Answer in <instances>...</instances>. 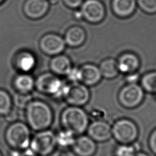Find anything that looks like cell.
I'll return each instance as SVG.
<instances>
[{
    "label": "cell",
    "instance_id": "cb8c5ba5",
    "mask_svg": "<svg viewBox=\"0 0 156 156\" xmlns=\"http://www.w3.org/2000/svg\"><path fill=\"white\" fill-rule=\"evenodd\" d=\"M12 99L5 90L0 89V115L7 116L12 109Z\"/></svg>",
    "mask_w": 156,
    "mask_h": 156
},
{
    "label": "cell",
    "instance_id": "5bb4252c",
    "mask_svg": "<svg viewBox=\"0 0 156 156\" xmlns=\"http://www.w3.org/2000/svg\"><path fill=\"white\" fill-rule=\"evenodd\" d=\"M116 63L119 72L125 75L136 72L140 65L138 57L130 52H126L120 55Z\"/></svg>",
    "mask_w": 156,
    "mask_h": 156
},
{
    "label": "cell",
    "instance_id": "6da1fadb",
    "mask_svg": "<svg viewBox=\"0 0 156 156\" xmlns=\"http://www.w3.org/2000/svg\"><path fill=\"white\" fill-rule=\"evenodd\" d=\"M25 115L29 127L35 131L49 128L53 121V113L50 106L40 100H32L25 108Z\"/></svg>",
    "mask_w": 156,
    "mask_h": 156
},
{
    "label": "cell",
    "instance_id": "7402d4cb",
    "mask_svg": "<svg viewBox=\"0 0 156 156\" xmlns=\"http://www.w3.org/2000/svg\"><path fill=\"white\" fill-rule=\"evenodd\" d=\"M141 87L148 93H156V71L144 74L140 79Z\"/></svg>",
    "mask_w": 156,
    "mask_h": 156
},
{
    "label": "cell",
    "instance_id": "e0dca14e",
    "mask_svg": "<svg viewBox=\"0 0 156 156\" xmlns=\"http://www.w3.org/2000/svg\"><path fill=\"white\" fill-rule=\"evenodd\" d=\"M49 68L53 74L59 76H67L73 68L71 60L63 54L54 56L50 61Z\"/></svg>",
    "mask_w": 156,
    "mask_h": 156
},
{
    "label": "cell",
    "instance_id": "f1b7e54d",
    "mask_svg": "<svg viewBox=\"0 0 156 156\" xmlns=\"http://www.w3.org/2000/svg\"><path fill=\"white\" fill-rule=\"evenodd\" d=\"M65 5L71 9H77L81 6L84 0H62Z\"/></svg>",
    "mask_w": 156,
    "mask_h": 156
},
{
    "label": "cell",
    "instance_id": "44dd1931",
    "mask_svg": "<svg viewBox=\"0 0 156 156\" xmlns=\"http://www.w3.org/2000/svg\"><path fill=\"white\" fill-rule=\"evenodd\" d=\"M99 68L102 77L107 79H112L116 77L119 73L118 69L116 60L113 58H107L103 60L101 62Z\"/></svg>",
    "mask_w": 156,
    "mask_h": 156
},
{
    "label": "cell",
    "instance_id": "4dcf8cb0",
    "mask_svg": "<svg viewBox=\"0 0 156 156\" xmlns=\"http://www.w3.org/2000/svg\"><path fill=\"white\" fill-rule=\"evenodd\" d=\"M139 78V74L136 72L126 74L125 76V80L127 83H136V82L138 80Z\"/></svg>",
    "mask_w": 156,
    "mask_h": 156
},
{
    "label": "cell",
    "instance_id": "d6a6232c",
    "mask_svg": "<svg viewBox=\"0 0 156 156\" xmlns=\"http://www.w3.org/2000/svg\"><path fill=\"white\" fill-rule=\"evenodd\" d=\"M20 156H39L36 153H35L30 149H26L23 152H21Z\"/></svg>",
    "mask_w": 156,
    "mask_h": 156
},
{
    "label": "cell",
    "instance_id": "e575fe53",
    "mask_svg": "<svg viewBox=\"0 0 156 156\" xmlns=\"http://www.w3.org/2000/svg\"><path fill=\"white\" fill-rule=\"evenodd\" d=\"M21 154V152L18 151V149H15V150H13L10 152V156H20Z\"/></svg>",
    "mask_w": 156,
    "mask_h": 156
},
{
    "label": "cell",
    "instance_id": "d4e9b609",
    "mask_svg": "<svg viewBox=\"0 0 156 156\" xmlns=\"http://www.w3.org/2000/svg\"><path fill=\"white\" fill-rule=\"evenodd\" d=\"M136 144H120L115 149V156H135L138 151Z\"/></svg>",
    "mask_w": 156,
    "mask_h": 156
},
{
    "label": "cell",
    "instance_id": "30bf717a",
    "mask_svg": "<svg viewBox=\"0 0 156 156\" xmlns=\"http://www.w3.org/2000/svg\"><path fill=\"white\" fill-rule=\"evenodd\" d=\"M65 46L66 43L64 38L54 33H48L44 35L39 41L40 50L48 55L55 56L61 54Z\"/></svg>",
    "mask_w": 156,
    "mask_h": 156
},
{
    "label": "cell",
    "instance_id": "ffe728a7",
    "mask_svg": "<svg viewBox=\"0 0 156 156\" xmlns=\"http://www.w3.org/2000/svg\"><path fill=\"white\" fill-rule=\"evenodd\" d=\"M13 86L20 93L29 94L35 87V80L30 74L23 73L15 77Z\"/></svg>",
    "mask_w": 156,
    "mask_h": 156
},
{
    "label": "cell",
    "instance_id": "ba28073f",
    "mask_svg": "<svg viewBox=\"0 0 156 156\" xmlns=\"http://www.w3.org/2000/svg\"><path fill=\"white\" fill-rule=\"evenodd\" d=\"M144 96V90L137 83H127L119 91L118 100L122 106L127 108L138 107Z\"/></svg>",
    "mask_w": 156,
    "mask_h": 156
},
{
    "label": "cell",
    "instance_id": "83f0119b",
    "mask_svg": "<svg viewBox=\"0 0 156 156\" xmlns=\"http://www.w3.org/2000/svg\"><path fill=\"white\" fill-rule=\"evenodd\" d=\"M149 146L152 153L156 155V129L151 132L149 136Z\"/></svg>",
    "mask_w": 156,
    "mask_h": 156
},
{
    "label": "cell",
    "instance_id": "d6986e66",
    "mask_svg": "<svg viewBox=\"0 0 156 156\" xmlns=\"http://www.w3.org/2000/svg\"><path fill=\"white\" fill-rule=\"evenodd\" d=\"M36 64L35 56L30 52L24 51L19 52L15 58V65L16 68L23 73L32 71Z\"/></svg>",
    "mask_w": 156,
    "mask_h": 156
},
{
    "label": "cell",
    "instance_id": "8fae6325",
    "mask_svg": "<svg viewBox=\"0 0 156 156\" xmlns=\"http://www.w3.org/2000/svg\"><path fill=\"white\" fill-rule=\"evenodd\" d=\"M87 130L88 136L94 141L104 142L112 136V126L102 119L93 121L88 125Z\"/></svg>",
    "mask_w": 156,
    "mask_h": 156
},
{
    "label": "cell",
    "instance_id": "f35d334b",
    "mask_svg": "<svg viewBox=\"0 0 156 156\" xmlns=\"http://www.w3.org/2000/svg\"><path fill=\"white\" fill-rule=\"evenodd\" d=\"M0 156H2V154H1V152H0Z\"/></svg>",
    "mask_w": 156,
    "mask_h": 156
},
{
    "label": "cell",
    "instance_id": "836d02e7",
    "mask_svg": "<svg viewBox=\"0 0 156 156\" xmlns=\"http://www.w3.org/2000/svg\"><path fill=\"white\" fill-rule=\"evenodd\" d=\"M94 118H96L95 120H98V119H102L101 118L104 116V113L102 112V110H94L92 114H91Z\"/></svg>",
    "mask_w": 156,
    "mask_h": 156
},
{
    "label": "cell",
    "instance_id": "2e32d148",
    "mask_svg": "<svg viewBox=\"0 0 156 156\" xmlns=\"http://www.w3.org/2000/svg\"><path fill=\"white\" fill-rule=\"evenodd\" d=\"M136 0H112L111 8L115 16L120 18L131 16L136 8Z\"/></svg>",
    "mask_w": 156,
    "mask_h": 156
},
{
    "label": "cell",
    "instance_id": "4316f807",
    "mask_svg": "<svg viewBox=\"0 0 156 156\" xmlns=\"http://www.w3.org/2000/svg\"><path fill=\"white\" fill-rule=\"evenodd\" d=\"M32 96L29 94H16L12 101L13 103L19 108H25L27 104L32 101Z\"/></svg>",
    "mask_w": 156,
    "mask_h": 156
},
{
    "label": "cell",
    "instance_id": "ab89813d",
    "mask_svg": "<svg viewBox=\"0 0 156 156\" xmlns=\"http://www.w3.org/2000/svg\"><path fill=\"white\" fill-rule=\"evenodd\" d=\"M155 94H156V93H155Z\"/></svg>",
    "mask_w": 156,
    "mask_h": 156
},
{
    "label": "cell",
    "instance_id": "52a82bcc",
    "mask_svg": "<svg viewBox=\"0 0 156 156\" xmlns=\"http://www.w3.org/2000/svg\"><path fill=\"white\" fill-rule=\"evenodd\" d=\"M65 85L62 80L52 73L40 74L35 80V87L41 93L54 96H62Z\"/></svg>",
    "mask_w": 156,
    "mask_h": 156
},
{
    "label": "cell",
    "instance_id": "74e56055",
    "mask_svg": "<svg viewBox=\"0 0 156 156\" xmlns=\"http://www.w3.org/2000/svg\"><path fill=\"white\" fill-rule=\"evenodd\" d=\"M4 1V0H0V4H1V3H2Z\"/></svg>",
    "mask_w": 156,
    "mask_h": 156
},
{
    "label": "cell",
    "instance_id": "7a4b0ae2",
    "mask_svg": "<svg viewBox=\"0 0 156 156\" xmlns=\"http://www.w3.org/2000/svg\"><path fill=\"white\" fill-rule=\"evenodd\" d=\"M60 121L64 129L75 135L83 133L89 125L88 114L80 107L76 106L65 108L62 112Z\"/></svg>",
    "mask_w": 156,
    "mask_h": 156
},
{
    "label": "cell",
    "instance_id": "8992f818",
    "mask_svg": "<svg viewBox=\"0 0 156 156\" xmlns=\"http://www.w3.org/2000/svg\"><path fill=\"white\" fill-rule=\"evenodd\" d=\"M57 145L55 134L50 130L39 131L30 141V146L38 155L46 156L52 153Z\"/></svg>",
    "mask_w": 156,
    "mask_h": 156
},
{
    "label": "cell",
    "instance_id": "603a6c76",
    "mask_svg": "<svg viewBox=\"0 0 156 156\" xmlns=\"http://www.w3.org/2000/svg\"><path fill=\"white\" fill-rule=\"evenodd\" d=\"M55 136L57 144L62 147L72 146L76 140L75 135L65 129L60 131Z\"/></svg>",
    "mask_w": 156,
    "mask_h": 156
},
{
    "label": "cell",
    "instance_id": "ac0fdd59",
    "mask_svg": "<svg viewBox=\"0 0 156 156\" xmlns=\"http://www.w3.org/2000/svg\"><path fill=\"white\" fill-rule=\"evenodd\" d=\"M86 38V32L82 27L73 26L67 29L63 38L66 44L72 48H76L83 44Z\"/></svg>",
    "mask_w": 156,
    "mask_h": 156
},
{
    "label": "cell",
    "instance_id": "277c9868",
    "mask_svg": "<svg viewBox=\"0 0 156 156\" xmlns=\"http://www.w3.org/2000/svg\"><path fill=\"white\" fill-rule=\"evenodd\" d=\"M112 134L120 144H132L138 137V129L132 120L121 118L116 121L112 126Z\"/></svg>",
    "mask_w": 156,
    "mask_h": 156
},
{
    "label": "cell",
    "instance_id": "1f68e13d",
    "mask_svg": "<svg viewBox=\"0 0 156 156\" xmlns=\"http://www.w3.org/2000/svg\"><path fill=\"white\" fill-rule=\"evenodd\" d=\"M16 118H17L16 113H15L12 110L7 116H5L6 120L9 122H15V121L16 119Z\"/></svg>",
    "mask_w": 156,
    "mask_h": 156
},
{
    "label": "cell",
    "instance_id": "3957f363",
    "mask_svg": "<svg viewBox=\"0 0 156 156\" xmlns=\"http://www.w3.org/2000/svg\"><path fill=\"white\" fill-rule=\"evenodd\" d=\"M5 139L7 144L15 149H26L30 143L29 127L21 121L12 122L7 128Z\"/></svg>",
    "mask_w": 156,
    "mask_h": 156
},
{
    "label": "cell",
    "instance_id": "484cf974",
    "mask_svg": "<svg viewBox=\"0 0 156 156\" xmlns=\"http://www.w3.org/2000/svg\"><path fill=\"white\" fill-rule=\"evenodd\" d=\"M136 5L149 15L156 13V0H136Z\"/></svg>",
    "mask_w": 156,
    "mask_h": 156
},
{
    "label": "cell",
    "instance_id": "4fadbf2b",
    "mask_svg": "<svg viewBox=\"0 0 156 156\" xmlns=\"http://www.w3.org/2000/svg\"><path fill=\"white\" fill-rule=\"evenodd\" d=\"M102 75L99 66L86 63L79 68V82L88 86H93L99 82Z\"/></svg>",
    "mask_w": 156,
    "mask_h": 156
},
{
    "label": "cell",
    "instance_id": "7c38bea8",
    "mask_svg": "<svg viewBox=\"0 0 156 156\" xmlns=\"http://www.w3.org/2000/svg\"><path fill=\"white\" fill-rule=\"evenodd\" d=\"M49 7L48 0H26L23 4V10L27 18L37 20L48 13Z\"/></svg>",
    "mask_w": 156,
    "mask_h": 156
},
{
    "label": "cell",
    "instance_id": "f546056e",
    "mask_svg": "<svg viewBox=\"0 0 156 156\" xmlns=\"http://www.w3.org/2000/svg\"><path fill=\"white\" fill-rule=\"evenodd\" d=\"M66 76L72 82H79V68H73Z\"/></svg>",
    "mask_w": 156,
    "mask_h": 156
},
{
    "label": "cell",
    "instance_id": "9c48e42d",
    "mask_svg": "<svg viewBox=\"0 0 156 156\" xmlns=\"http://www.w3.org/2000/svg\"><path fill=\"white\" fill-rule=\"evenodd\" d=\"M82 19L91 24L102 22L106 15V9L100 0H85L80 6Z\"/></svg>",
    "mask_w": 156,
    "mask_h": 156
},
{
    "label": "cell",
    "instance_id": "8d00e7d4",
    "mask_svg": "<svg viewBox=\"0 0 156 156\" xmlns=\"http://www.w3.org/2000/svg\"><path fill=\"white\" fill-rule=\"evenodd\" d=\"M135 156H150V155L143 152H137Z\"/></svg>",
    "mask_w": 156,
    "mask_h": 156
},
{
    "label": "cell",
    "instance_id": "d590c367",
    "mask_svg": "<svg viewBox=\"0 0 156 156\" xmlns=\"http://www.w3.org/2000/svg\"><path fill=\"white\" fill-rule=\"evenodd\" d=\"M74 17L76 18V19H81L82 18V15H81V13L79 11H77L75 12L74 13Z\"/></svg>",
    "mask_w": 156,
    "mask_h": 156
},
{
    "label": "cell",
    "instance_id": "5b68a950",
    "mask_svg": "<svg viewBox=\"0 0 156 156\" xmlns=\"http://www.w3.org/2000/svg\"><path fill=\"white\" fill-rule=\"evenodd\" d=\"M62 96L71 106L80 107L89 101L90 93L86 85L80 82H72L65 85Z\"/></svg>",
    "mask_w": 156,
    "mask_h": 156
},
{
    "label": "cell",
    "instance_id": "9a60e30c",
    "mask_svg": "<svg viewBox=\"0 0 156 156\" xmlns=\"http://www.w3.org/2000/svg\"><path fill=\"white\" fill-rule=\"evenodd\" d=\"M72 149L77 156H93L96 151V144L88 135H80L76 138Z\"/></svg>",
    "mask_w": 156,
    "mask_h": 156
}]
</instances>
